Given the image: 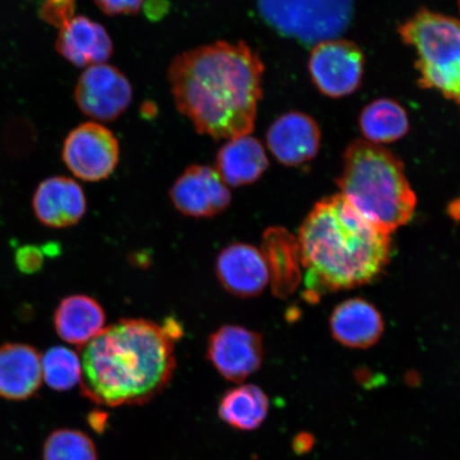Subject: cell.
Here are the masks:
<instances>
[{"label":"cell","instance_id":"cell-21","mask_svg":"<svg viewBox=\"0 0 460 460\" xmlns=\"http://www.w3.org/2000/svg\"><path fill=\"white\" fill-rule=\"evenodd\" d=\"M270 402L255 385H240L227 391L218 404V416L239 430H254L266 421Z\"/></svg>","mask_w":460,"mask_h":460},{"label":"cell","instance_id":"cell-22","mask_svg":"<svg viewBox=\"0 0 460 460\" xmlns=\"http://www.w3.org/2000/svg\"><path fill=\"white\" fill-rule=\"evenodd\" d=\"M359 125L366 141L378 146L401 139L410 129V120L404 108L386 99L367 105L360 115Z\"/></svg>","mask_w":460,"mask_h":460},{"label":"cell","instance_id":"cell-12","mask_svg":"<svg viewBox=\"0 0 460 460\" xmlns=\"http://www.w3.org/2000/svg\"><path fill=\"white\" fill-rule=\"evenodd\" d=\"M216 273L224 289L241 298L261 295L270 281L261 251L246 243L226 247L217 258Z\"/></svg>","mask_w":460,"mask_h":460},{"label":"cell","instance_id":"cell-13","mask_svg":"<svg viewBox=\"0 0 460 460\" xmlns=\"http://www.w3.org/2000/svg\"><path fill=\"white\" fill-rule=\"evenodd\" d=\"M321 132L313 118L289 112L276 119L267 134L270 152L288 166L308 163L318 154Z\"/></svg>","mask_w":460,"mask_h":460},{"label":"cell","instance_id":"cell-23","mask_svg":"<svg viewBox=\"0 0 460 460\" xmlns=\"http://www.w3.org/2000/svg\"><path fill=\"white\" fill-rule=\"evenodd\" d=\"M42 376L53 390L68 391L82 381V360L77 353L65 347H54L42 358Z\"/></svg>","mask_w":460,"mask_h":460},{"label":"cell","instance_id":"cell-27","mask_svg":"<svg viewBox=\"0 0 460 460\" xmlns=\"http://www.w3.org/2000/svg\"><path fill=\"white\" fill-rule=\"evenodd\" d=\"M97 7L109 16L137 14L144 0H94Z\"/></svg>","mask_w":460,"mask_h":460},{"label":"cell","instance_id":"cell-20","mask_svg":"<svg viewBox=\"0 0 460 460\" xmlns=\"http://www.w3.org/2000/svg\"><path fill=\"white\" fill-rule=\"evenodd\" d=\"M105 323L106 314L102 305L85 295L63 298L54 314L58 336L82 348L105 329Z\"/></svg>","mask_w":460,"mask_h":460},{"label":"cell","instance_id":"cell-10","mask_svg":"<svg viewBox=\"0 0 460 460\" xmlns=\"http://www.w3.org/2000/svg\"><path fill=\"white\" fill-rule=\"evenodd\" d=\"M207 358L229 382L240 383L262 365L263 342L258 332L239 325H224L208 339Z\"/></svg>","mask_w":460,"mask_h":460},{"label":"cell","instance_id":"cell-29","mask_svg":"<svg viewBox=\"0 0 460 460\" xmlns=\"http://www.w3.org/2000/svg\"><path fill=\"white\" fill-rule=\"evenodd\" d=\"M108 415L106 412L94 411L89 416V422L96 431H103L107 425Z\"/></svg>","mask_w":460,"mask_h":460},{"label":"cell","instance_id":"cell-6","mask_svg":"<svg viewBox=\"0 0 460 460\" xmlns=\"http://www.w3.org/2000/svg\"><path fill=\"white\" fill-rule=\"evenodd\" d=\"M350 0H258L264 19L303 41L330 39L347 26Z\"/></svg>","mask_w":460,"mask_h":460},{"label":"cell","instance_id":"cell-9","mask_svg":"<svg viewBox=\"0 0 460 460\" xmlns=\"http://www.w3.org/2000/svg\"><path fill=\"white\" fill-rule=\"evenodd\" d=\"M77 105L89 118L112 122L120 117L132 101V88L125 75L112 66L86 68L75 89Z\"/></svg>","mask_w":460,"mask_h":460},{"label":"cell","instance_id":"cell-8","mask_svg":"<svg viewBox=\"0 0 460 460\" xmlns=\"http://www.w3.org/2000/svg\"><path fill=\"white\" fill-rule=\"evenodd\" d=\"M364 61V54L358 45L343 40H326L314 46L309 72L322 93L342 97L358 88Z\"/></svg>","mask_w":460,"mask_h":460},{"label":"cell","instance_id":"cell-1","mask_svg":"<svg viewBox=\"0 0 460 460\" xmlns=\"http://www.w3.org/2000/svg\"><path fill=\"white\" fill-rule=\"evenodd\" d=\"M263 71L249 45L220 41L177 56L169 80L178 111L200 135L232 140L254 129Z\"/></svg>","mask_w":460,"mask_h":460},{"label":"cell","instance_id":"cell-4","mask_svg":"<svg viewBox=\"0 0 460 460\" xmlns=\"http://www.w3.org/2000/svg\"><path fill=\"white\" fill-rule=\"evenodd\" d=\"M341 194L359 214L390 234L415 215L417 198L404 164L389 149L358 140L344 153Z\"/></svg>","mask_w":460,"mask_h":460},{"label":"cell","instance_id":"cell-11","mask_svg":"<svg viewBox=\"0 0 460 460\" xmlns=\"http://www.w3.org/2000/svg\"><path fill=\"white\" fill-rule=\"evenodd\" d=\"M170 197L175 208L192 217H214L228 208L232 193L217 171L191 165L177 178Z\"/></svg>","mask_w":460,"mask_h":460},{"label":"cell","instance_id":"cell-24","mask_svg":"<svg viewBox=\"0 0 460 460\" xmlns=\"http://www.w3.org/2000/svg\"><path fill=\"white\" fill-rule=\"evenodd\" d=\"M44 460H97L94 442L83 431L58 429L45 441Z\"/></svg>","mask_w":460,"mask_h":460},{"label":"cell","instance_id":"cell-5","mask_svg":"<svg viewBox=\"0 0 460 460\" xmlns=\"http://www.w3.org/2000/svg\"><path fill=\"white\" fill-rule=\"evenodd\" d=\"M399 32L415 49L419 84L441 92L460 108V21L421 10Z\"/></svg>","mask_w":460,"mask_h":460},{"label":"cell","instance_id":"cell-26","mask_svg":"<svg viewBox=\"0 0 460 460\" xmlns=\"http://www.w3.org/2000/svg\"><path fill=\"white\" fill-rule=\"evenodd\" d=\"M45 252L37 245H24L15 252V264L22 274H36L43 268Z\"/></svg>","mask_w":460,"mask_h":460},{"label":"cell","instance_id":"cell-15","mask_svg":"<svg viewBox=\"0 0 460 460\" xmlns=\"http://www.w3.org/2000/svg\"><path fill=\"white\" fill-rule=\"evenodd\" d=\"M261 252L267 262L273 295L287 298L303 279L300 244L283 227H270L262 234Z\"/></svg>","mask_w":460,"mask_h":460},{"label":"cell","instance_id":"cell-30","mask_svg":"<svg viewBox=\"0 0 460 460\" xmlns=\"http://www.w3.org/2000/svg\"><path fill=\"white\" fill-rule=\"evenodd\" d=\"M459 10H460V0H459Z\"/></svg>","mask_w":460,"mask_h":460},{"label":"cell","instance_id":"cell-19","mask_svg":"<svg viewBox=\"0 0 460 460\" xmlns=\"http://www.w3.org/2000/svg\"><path fill=\"white\" fill-rule=\"evenodd\" d=\"M269 168L262 143L250 136L234 137L220 148L217 171L227 186L237 188L255 182Z\"/></svg>","mask_w":460,"mask_h":460},{"label":"cell","instance_id":"cell-17","mask_svg":"<svg viewBox=\"0 0 460 460\" xmlns=\"http://www.w3.org/2000/svg\"><path fill=\"white\" fill-rule=\"evenodd\" d=\"M42 379V358L37 349L25 343L0 345V398H31L41 386Z\"/></svg>","mask_w":460,"mask_h":460},{"label":"cell","instance_id":"cell-18","mask_svg":"<svg viewBox=\"0 0 460 460\" xmlns=\"http://www.w3.org/2000/svg\"><path fill=\"white\" fill-rule=\"evenodd\" d=\"M330 325L333 339L352 349L373 347L384 332L381 313L360 297L339 304L332 314Z\"/></svg>","mask_w":460,"mask_h":460},{"label":"cell","instance_id":"cell-3","mask_svg":"<svg viewBox=\"0 0 460 460\" xmlns=\"http://www.w3.org/2000/svg\"><path fill=\"white\" fill-rule=\"evenodd\" d=\"M305 297L352 289L376 279L388 266L389 234L366 220L341 193L321 199L298 233Z\"/></svg>","mask_w":460,"mask_h":460},{"label":"cell","instance_id":"cell-16","mask_svg":"<svg viewBox=\"0 0 460 460\" xmlns=\"http://www.w3.org/2000/svg\"><path fill=\"white\" fill-rule=\"evenodd\" d=\"M56 46L62 57L78 67L105 65L113 53L106 29L82 15L74 16L60 28Z\"/></svg>","mask_w":460,"mask_h":460},{"label":"cell","instance_id":"cell-25","mask_svg":"<svg viewBox=\"0 0 460 460\" xmlns=\"http://www.w3.org/2000/svg\"><path fill=\"white\" fill-rule=\"evenodd\" d=\"M76 0H44L41 17L49 24L63 27L73 19Z\"/></svg>","mask_w":460,"mask_h":460},{"label":"cell","instance_id":"cell-2","mask_svg":"<svg viewBox=\"0 0 460 460\" xmlns=\"http://www.w3.org/2000/svg\"><path fill=\"white\" fill-rule=\"evenodd\" d=\"M175 339L164 326L123 319L82 348V391L106 407L144 405L169 386L176 369Z\"/></svg>","mask_w":460,"mask_h":460},{"label":"cell","instance_id":"cell-28","mask_svg":"<svg viewBox=\"0 0 460 460\" xmlns=\"http://www.w3.org/2000/svg\"><path fill=\"white\" fill-rule=\"evenodd\" d=\"M314 437L310 434L303 433L297 435L293 440V448L297 454L306 453L314 446Z\"/></svg>","mask_w":460,"mask_h":460},{"label":"cell","instance_id":"cell-7","mask_svg":"<svg viewBox=\"0 0 460 460\" xmlns=\"http://www.w3.org/2000/svg\"><path fill=\"white\" fill-rule=\"evenodd\" d=\"M119 158L117 137L99 123L79 125L63 144L62 159L67 169L84 181L107 180L117 168Z\"/></svg>","mask_w":460,"mask_h":460},{"label":"cell","instance_id":"cell-14","mask_svg":"<svg viewBox=\"0 0 460 460\" xmlns=\"http://www.w3.org/2000/svg\"><path fill=\"white\" fill-rule=\"evenodd\" d=\"M32 206L43 226L66 228L82 220L86 211V199L77 181L57 176L40 183L33 195Z\"/></svg>","mask_w":460,"mask_h":460}]
</instances>
